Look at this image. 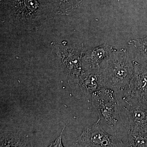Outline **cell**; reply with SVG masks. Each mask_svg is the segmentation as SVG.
Returning <instances> with one entry per match:
<instances>
[{
	"instance_id": "obj_1",
	"label": "cell",
	"mask_w": 147,
	"mask_h": 147,
	"mask_svg": "<svg viewBox=\"0 0 147 147\" xmlns=\"http://www.w3.org/2000/svg\"><path fill=\"white\" fill-rule=\"evenodd\" d=\"M104 88L112 89L117 94L127 88L134 73L133 61L124 48L115 49L100 67Z\"/></svg>"
},
{
	"instance_id": "obj_2",
	"label": "cell",
	"mask_w": 147,
	"mask_h": 147,
	"mask_svg": "<svg viewBox=\"0 0 147 147\" xmlns=\"http://www.w3.org/2000/svg\"><path fill=\"white\" fill-rule=\"evenodd\" d=\"M92 97V104L98 116L97 122L107 132L121 138V131L125 128L117 92L103 88L93 93Z\"/></svg>"
},
{
	"instance_id": "obj_3",
	"label": "cell",
	"mask_w": 147,
	"mask_h": 147,
	"mask_svg": "<svg viewBox=\"0 0 147 147\" xmlns=\"http://www.w3.org/2000/svg\"><path fill=\"white\" fill-rule=\"evenodd\" d=\"M75 145L77 147H126L121 138L107 132L98 122L84 129Z\"/></svg>"
},
{
	"instance_id": "obj_4",
	"label": "cell",
	"mask_w": 147,
	"mask_h": 147,
	"mask_svg": "<svg viewBox=\"0 0 147 147\" xmlns=\"http://www.w3.org/2000/svg\"><path fill=\"white\" fill-rule=\"evenodd\" d=\"M124 126L128 131L147 132V106L119 98Z\"/></svg>"
},
{
	"instance_id": "obj_5",
	"label": "cell",
	"mask_w": 147,
	"mask_h": 147,
	"mask_svg": "<svg viewBox=\"0 0 147 147\" xmlns=\"http://www.w3.org/2000/svg\"><path fill=\"white\" fill-rule=\"evenodd\" d=\"M132 61L134 73L129 85L124 91L117 94V96L124 100L147 106V68Z\"/></svg>"
},
{
	"instance_id": "obj_6",
	"label": "cell",
	"mask_w": 147,
	"mask_h": 147,
	"mask_svg": "<svg viewBox=\"0 0 147 147\" xmlns=\"http://www.w3.org/2000/svg\"><path fill=\"white\" fill-rule=\"evenodd\" d=\"M104 88L100 69H85L81 73L79 82L74 89L84 95H92Z\"/></svg>"
},
{
	"instance_id": "obj_7",
	"label": "cell",
	"mask_w": 147,
	"mask_h": 147,
	"mask_svg": "<svg viewBox=\"0 0 147 147\" xmlns=\"http://www.w3.org/2000/svg\"><path fill=\"white\" fill-rule=\"evenodd\" d=\"M114 50L112 46L103 44L88 51L84 58V69L100 68V65L108 59Z\"/></svg>"
},
{
	"instance_id": "obj_8",
	"label": "cell",
	"mask_w": 147,
	"mask_h": 147,
	"mask_svg": "<svg viewBox=\"0 0 147 147\" xmlns=\"http://www.w3.org/2000/svg\"><path fill=\"white\" fill-rule=\"evenodd\" d=\"M128 45L133 50V54H129L132 61L147 68V35L143 38L129 40Z\"/></svg>"
},
{
	"instance_id": "obj_9",
	"label": "cell",
	"mask_w": 147,
	"mask_h": 147,
	"mask_svg": "<svg viewBox=\"0 0 147 147\" xmlns=\"http://www.w3.org/2000/svg\"><path fill=\"white\" fill-rule=\"evenodd\" d=\"M28 139L19 133H11L1 138V147L27 146Z\"/></svg>"
},
{
	"instance_id": "obj_10",
	"label": "cell",
	"mask_w": 147,
	"mask_h": 147,
	"mask_svg": "<svg viewBox=\"0 0 147 147\" xmlns=\"http://www.w3.org/2000/svg\"><path fill=\"white\" fill-rule=\"evenodd\" d=\"M126 147H147V132L128 131Z\"/></svg>"
},
{
	"instance_id": "obj_11",
	"label": "cell",
	"mask_w": 147,
	"mask_h": 147,
	"mask_svg": "<svg viewBox=\"0 0 147 147\" xmlns=\"http://www.w3.org/2000/svg\"><path fill=\"white\" fill-rule=\"evenodd\" d=\"M65 127H64L63 130H62L60 136L57 138V139L55 140V142L50 144L49 147H63V145L62 144V134L63 133Z\"/></svg>"
}]
</instances>
